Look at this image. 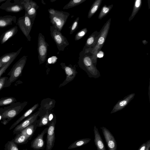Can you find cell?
<instances>
[{
  "mask_svg": "<svg viewBox=\"0 0 150 150\" xmlns=\"http://www.w3.org/2000/svg\"><path fill=\"white\" fill-rule=\"evenodd\" d=\"M92 55L90 50L83 49L79 54L78 65L86 72L89 77L97 78L100 74L93 62Z\"/></svg>",
  "mask_w": 150,
  "mask_h": 150,
  "instance_id": "cell-1",
  "label": "cell"
},
{
  "mask_svg": "<svg viewBox=\"0 0 150 150\" xmlns=\"http://www.w3.org/2000/svg\"><path fill=\"white\" fill-rule=\"evenodd\" d=\"M28 104V102H16L9 105L0 108L1 123L6 125L18 115Z\"/></svg>",
  "mask_w": 150,
  "mask_h": 150,
  "instance_id": "cell-2",
  "label": "cell"
},
{
  "mask_svg": "<svg viewBox=\"0 0 150 150\" xmlns=\"http://www.w3.org/2000/svg\"><path fill=\"white\" fill-rule=\"evenodd\" d=\"M27 56H24L13 66L7 74L9 76L6 81L5 88L10 86L11 84L21 76L27 61Z\"/></svg>",
  "mask_w": 150,
  "mask_h": 150,
  "instance_id": "cell-3",
  "label": "cell"
},
{
  "mask_svg": "<svg viewBox=\"0 0 150 150\" xmlns=\"http://www.w3.org/2000/svg\"><path fill=\"white\" fill-rule=\"evenodd\" d=\"M111 21V18H110L105 24L101 30L100 34L95 46L92 49L90 50L92 54L93 62L95 65L97 61V54L102 48L105 42L110 29Z\"/></svg>",
  "mask_w": 150,
  "mask_h": 150,
  "instance_id": "cell-4",
  "label": "cell"
},
{
  "mask_svg": "<svg viewBox=\"0 0 150 150\" xmlns=\"http://www.w3.org/2000/svg\"><path fill=\"white\" fill-rule=\"evenodd\" d=\"M50 28L51 36L55 42L58 50L59 51H64L65 48L69 45L67 39L53 26H50Z\"/></svg>",
  "mask_w": 150,
  "mask_h": 150,
  "instance_id": "cell-5",
  "label": "cell"
},
{
  "mask_svg": "<svg viewBox=\"0 0 150 150\" xmlns=\"http://www.w3.org/2000/svg\"><path fill=\"white\" fill-rule=\"evenodd\" d=\"M34 22L25 13L24 16L18 18L16 24L28 41H31V37L30 33Z\"/></svg>",
  "mask_w": 150,
  "mask_h": 150,
  "instance_id": "cell-6",
  "label": "cell"
},
{
  "mask_svg": "<svg viewBox=\"0 0 150 150\" xmlns=\"http://www.w3.org/2000/svg\"><path fill=\"white\" fill-rule=\"evenodd\" d=\"M69 15V13L67 12L57 10L55 15H50V23L56 28L61 32Z\"/></svg>",
  "mask_w": 150,
  "mask_h": 150,
  "instance_id": "cell-7",
  "label": "cell"
},
{
  "mask_svg": "<svg viewBox=\"0 0 150 150\" xmlns=\"http://www.w3.org/2000/svg\"><path fill=\"white\" fill-rule=\"evenodd\" d=\"M49 44L45 40V37L39 33L38 38L37 50L39 64L44 63L46 60Z\"/></svg>",
  "mask_w": 150,
  "mask_h": 150,
  "instance_id": "cell-8",
  "label": "cell"
},
{
  "mask_svg": "<svg viewBox=\"0 0 150 150\" xmlns=\"http://www.w3.org/2000/svg\"><path fill=\"white\" fill-rule=\"evenodd\" d=\"M24 0H6L0 6V9L7 12L17 13L24 9Z\"/></svg>",
  "mask_w": 150,
  "mask_h": 150,
  "instance_id": "cell-9",
  "label": "cell"
},
{
  "mask_svg": "<svg viewBox=\"0 0 150 150\" xmlns=\"http://www.w3.org/2000/svg\"><path fill=\"white\" fill-rule=\"evenodd\" d=\"M60 65L62 69L65 71L66 74V78L64 81L59 85V88L64 86L72 81L77 73L75 65L73 66L70 64L68 66H66L65 63L63 62L60 63Z\"/></svg>",
  "mask_w": 150,
  "mask_h": 150,
  "instance_id": "cell-10",
  "label": "cell"
},
{
  "mask_svg": "<svg viewBox=\"0 0 150 150\" xmlns=\"http://www.w3.org/2000/svg\"><path fill=\"white\" fill-rule=\"evenodd\" d=\"M40 113V111H38L31 114L18 125L14 128L13 131V134L16 135L20 133L22 130L33 123L37 120L38 116Z\"/></svg>",
  "mask_w": 150,
  "mask_h": 150,
  "instance_id": "cell-11",
  "label": "cell"
},
{
  "mask_svg": "<svg viewBox=\"0 0 150 150\" xmlns=\"http://www.w3.org/2000/svg\"><path fill=\"white\" fill-rule=\"evenodd\" d=\"M23 5L25 13L34 22L39 6L32 0H24Z\"/></svg>",
  "mask_w": 150,
  "mask_h": 150,
  "instance_id": "cell-12",
  "label": "cell"
},
{
  "mask_svg": "<svg viewBox=\"0 0 150 150\" xmlns=\"http://www.w3.org/2000/svg\"><path fill=\"white\" fill-rule=\"evenodd\" d=\"M56 118L48 127L47 131L46 150H52L54 147L55 139V127Z\"/></svg>",
  "mask_w": 150,
  "mask_h": 150,
  "instance_id": "cell-13",
  "label": "cell"
},
{
  "mask_svg": "<svg viewBox=\"0 0 150 150\" xmlns=\"http://www.w3.org/2000/svg\"><path fill=\"white\" fill-rule=\"evenodd\" d=\"M100 128L102 130L108 150H117V142L112 134L108 129L104 127Z\"/></svg>",
  "mask_w": 150,
  "mask_h": 150,
  "instance_id": "cell-14",
  "label": "cell"
},
{
  "mask_svg": "<svg viewBox=\"0 0 150 150\" xmlns=\"http://www.w3.org/2000/svg\"><path fill=\"white\" fill-rule=\"evenodd\" d=\"M48 127L45 128L40 134H38L37 136L31 142V147L35 150L42 149L44 147V142L43 137L47 132Z\"/></svg>",
  "mask_w": 150,
  "mask_h": 150,
  "instance_id": "cell-15",
  "label": "cell"
},
{
  "mask_svg": "<svg viewBox=\"0 0 150 150\" xmlns=\"http://www.w3.org/2000/svg\"><path fill=\"white\" fill-rule=\"evenodd\" d=\"M101 30L100 31H95L87 38L83 49L89 50L92 49L95 46L100 36Z\"/></svg>",
  "mask_w": 150,
  "mask_h": 150,
  "instance_id": "cell-16",
  "label": "cell"
},
{
  "mask_svg": "<svg viewBox=\"0 0 150 150\" xmlns=\"http://www.w3.org/2000/svg\"><path fill=\"white\" fill-rule=\"evenodd\" d=\"M135 95V93L131 94L125 97L123 99L119 100L114 106L110 113H113L123 109L133 98Z\"/></svg>",
  "mask_w": 150,
  "mask_h": 150,
  "instance_id": "cell-17",
  "label": "cell"
},
{
  "mask_svg": "<svg viewBox=\"0 0 150 150\" xmlns=\"http://www.w3.org/2000/svg\"><path fill=\"white\" fill-rule=\"evenodd\" d=\"M22 47L17 51L6 53L0 57V69L4 66L11 60L16 59L20 53Z\"/></svg>",
  "mask_w": 150,
  "mask_h": 150,
  "instance_id": "cell-18",
  "label": "cell"
},
{
  "mask_svg": "<svg viewBox=\"0 0 150 150\" xmlns=\"http://www.w3.org/2000/svg\"><path fill=\"white\" fill-rule=\"evenodd\" d=\"M94 142L97 150H106L103 139L98 129L96 126L94 127Z\"/></svg>",
  "mask_w": 150,
  "mask_h": 150,
  "instance_id": "cell-19",
  "label": "cell"
},
{
  "mask_svg": "<svg viewBox=\"0 0 150 150\" xmlns=\"http://www.w3.org/2000/svg\"><path fill=\"white\" fill-rule=\"evenodd\" d=\"M18 31V27L16 26L7 30L0 36V43L3 44L14 36Z\"/></svg>",
  "mask_w": 150,
  "mask_h": 150,
  "instance_id": "cell-20",
  "label": "cell"
},
{
  "mask_svg": "<svg viewBox=\"0 0 150 150\" xmlns=\"http://www.w3.org/2000/svg\"><path fill=\"white\" fill-rule=\"evenodd\" d=\"M39 106V104L37 103L27 110L21 117L18 119L11 126L9 130H11L15 128L20 122L31 115Z\"/></svg>",
  "mask_w": 150,
  "mask_h": 150,
  "instance_id": "cell-21",
  "label": "cell"
},
{
  "mask_svg": "<svg viewBox=\"0 0 150 150\" xmlns=\"http://www.w3.org/2000/svg\"><path fill=\"white\" fill-rule=\"evenodd\" d=\"M16 17L15 16L6 15L0 16V28L6 27L12 25L13 23L16 24Z\"/></svg>",
  "mask_w": 150,
  "mask_h": 150,
  "instance_id": "cell-22",
  "label": "cell"
},
{
  "mask_svg": "<svg viewBox=\"0 0 150 150\" xmlns=\"http://www.w3.org/2000/svg\"><path fill=\"white\" fill-rule=\"evenodd\" d=\"M38 120H35L32 124L22 130L21 133L25 135L29 139H31L37 127Z\"/></svg>",
  "mask_w": 150,
  "mask_h": 150,
  "instance_id": "cell-23",
  "label": "cell"
},
{
  "mask_svg": "<svg viewBox=\"0 0 150 150\" xmlns=\"http://www.w3.org/2000/svg\"><path fill=\"white\" fill-rule=\"evenodd\" d=\"M91 139L86 138L81 139L76 141L71 144L68 148V149H74L84 145L88 143Z\"/></svg>",
  "mask_w": 150,
  "mask_h": 150,
  "instance_id": "cell-24",
  "label": "cell"
},
{
  "mask_svg": "<svg viewBox=\"0 0 150 150\" xmlns=\"http://www.w3.org/2000/svg\"><path fill=\"white\" fill-rule=\"evenodd\" d=\"M12 139L17 144H26L29 140L28 138L25 135L21 133L16 134Z\"/></svg>",
  "mask_w": 150,
  "mask_h": 150,
  "instance_id": "cell-25",
  "label": "cell"
},
{
  "mask_svg": "<svg viewBox=\"0 0 150 150\" xmlns=\"http://www.w3.org/2000/svg\"><path fill=\"white\" fill-rule=\"evenodd\" d=\"M102 1V0H96L93 3L88 13V18H90L96 12L99 8Z\"/></svg>",
  "mask_w": 150,
  "mask_h": 150,
  "instance_id": "cell-26",
  "label": "cell"
},
{
  "mask_svg": "<svg viewBox=\"0 0 150 150\" xmlns=\"http://www.w3.org/2000/svg\"><path fill=\"white\" fill-rule=\"evenodd\" d=\"M49 111H47L45 114L42 116L40 119L38 120L37 127H42L45 126H49L50 124L49 121L48 116Z\"/></svg>",
  "mask_w": 150,
  "mask_h": 150,
  "instance_id": "cell-27",
  "label": "cell"
},
{
  "mask_svg": "<svg viewBox=\"0 0 150 150\" xmlns=\"http://www.w3.org/2000/svg\"><path fill=\"white\" fill-rule=\"evenodd\" d=\"M142 4V1L141 0H136L135 1L132 12L129 18V21L132 20L134 17L141 8Z\"/></svg>",
  "mask_w": 150,
  "mask_h": 150,
  "instance_id": "cell-28",
  "label": "cell"
},
{
  "mask_svg": "<svg viewBox=\"0 0 150 150\" xmlns=\"http://www.w3.org/2000/svg\"><path fill=\"white\" fill-rule=\"evenodd\" d=\"M17 102L16 98L13 97H7L0 98V107L4 106Z\"/></svg>",
  "mask_w": 150,
  "mask_h": 150,
  "instance_id": "cell-29",
  "label": "cell"
},
{
  "mask_svg": "<svg viewBox=\"0 0 150 150\" xmlns=\"http://www.w3.org/2000/svg\"><path fill=\"white\" fill-rule=\"evenodd\" d=\"M113 6L112 4L107 6L104 5L102 8L98 16V19H101L106 16L110 11Z\"/></svg>",
  "mask_w": 150,
  "mask_h": 150,
  "instance_id": "cell-30",
  "label": "cell"
},
{
  "mask_svg": "<svg viewBox=\"0 0 150 150\" xmlns=\"http://www.w3.org/2000/svg\"><path fill=\"white\" fill-rule=\"evenodd\" d=\"M86 0H71L63 8L64 10L74 7L84 2Z\"/></svg>",
  "mask_w": 150,
  "mask_h": 150,
  "instance_id": "cell-31",
  "label": "cell"
},
{
  "mask_svg": "<svg viewBox=\"0 0 150 150\" xmlns=\"http://www.w3.org/2000/svg\"><path fill=\"white\" fill-rule=\"evenodd\" d=\"M4 150H19L17 144L15 143L13 139L8 141L5 144Z\"/></svg>",
  "mask_w": 150,
  "mask_h": 150,
  "instance_id": "cell-32",
  "label": "cell"
},
{
  "mask_svg": "<svg viewBox=\"0 0 150 150\" xmlns=\"http://www.w3.org/2000/svg\"><path fill=\"white\" fill-rule=\"evenodd\" d=\"M88 31L86 28H84L78 32L76 35L75 37V40L76 41L82 38L86 34Z\"/></svg>",
  "mask_w": 150,
  "mask_h": 150,
  "instance_id": "cell-33",
  "label": "cell"
},
{
  "mask_svg": "<svg viewBox=\"0 0 150 150\" xmlns=\"http://www.w3.org/2000/svg\"><path fill=\"white\" fill-rule=\"evenodd\" d=\"M79 19V18L77 17L71 25L69 33L70 35L73 34L78 28Z\"/></svg>",
  "mask_w": 150,
  "mask_h": 150,
  "instance_id": "cell-34",
  "label": "cell"
},
{
  "mask_svg": "<svg viewBox=\"0 0 150 150\" xmlns=\"http://www.w3.org/2000/svg\"><path fill=\"white\" fill-rule=\"evenodd\" d=\"M15 59H13L0 69V77L4 73L6 70L10 66Z\"/></svg>",
  "mask_w": 150,
  "mask_h": 150,
  "instance_id": "cell-35",
  "label": "cell"
},
{
  "mask_svg": "<svg viewBox=\"0 0 150 150\" xmlns=\"http://www.w3.org/2000/svg\"><path fill=\"white\" fill-rule=\"evenodd\" d=\"M8 78V77L6 76L0 77V91L4 88H5V83Z\"/></svg>",
  "mask_w": 150,
  "mask_h": 150,
  "instance_id": "cell-36",
  "label": "cell"
},
{
  "mask_svg": "<svg viewBox=\"0 0 150 150\" xmlns=\"http://www.w3.org/2000/svg\"><path fill=\"white\" fill-rule=\"evenodd\" d=\"M58 59L56 56H53L47 59V63L49 64H53L55 63Z\"/></svg>",
  "mask_w": 150,
  "mask_h": 150,
  "instance_id": "cell-37",
  "label": "cell"
},
{
  "mask_svg": "<svg viewBox=\"0 0 150 150\" xmlns=\"http://www.w3.org/2000/svg\"><path fill=\"white\" fill-rule=\"evenodd\" d=\"M56 118L55 115L54 114L49 111L48 119L50 124L52 123L54 119Z\"/></svg>",
  "mask_w": 150,
  "mask_h": 150,
  "instance_id": "cell-38",
  "label": "cell"
},
{
  "mask_svg": "<svg viewBox=\"0 0 150 150\" xmlns=\"http://www.w3.org/2000/svg\"><path fill=\"white\" fill-rule=\"evenodd\" d=\"M57 10H55L54 8H50L48 10L50 15H54L57 13Z\"/></svg>",
  "mask_w": 150,
  "mask_h": 150,
  "instance_id": "cell-39",
  "label": "cell"
},
{
  "mask_svg": "<svg viewBox=\"0 0 150 150\" xmlns=\"http://www.w3.org/2000/svg\"><path fill=\"white\" fill-rule=\"evenodd\" d=\"M147 143L146 142L142 144L137 150H145L147 147Z\"/></svg>",
  "mask_w": 150,
  "mask_h": 150,
  "instance_id": "cell-40",
  "label": "cell"
},
{
  "mask_svg": "<svg viewBox=\"0 0 150 150\" xmlns=\"http://www.w3.org/2000/svg\"><path fill=\"white\" fill-rule=\"evenodd\" d=\"M103 52L102 51H99L97 54V57L100 58L103 57Z\"/></svg>",
  "mask_w": 150,
  "mask_h": 150,
  "instance_id": "cell-41",
  "label": "cell"
},
{
  "mask_svg": "<svg viewBox=\"0 0 150 150\" xmlns=\"http://www.w3.org/2000/svg\"><path fill=\"white\" fill-rule=\"evenodd\" d=\"M147 145L146 149L145 150H150V140L147 141Z\"/></svg>",
  "mask_w": 150,
  "mask_h": 150,
  "instance_id": "cell-42",
  "label": "cell"
},
{
  "mask_svg": "<svg viewBox=\"0 0 150 150\" xmlns=\"http://www.w3.org/2000/svg\"><path fill=\"white\" fill-rule=\"evenodd\" d=\"M6 0H0V3L2 2L6 1Z\"/></svg>",
  "mask_w": 150,
  "mask_h": 150,
  "instance_id": "cell-43",
  "label": "cell"
},
{
  "mask_svg": "<svg viewBox=\"0 0 150 150\" xmlns=\"http://www.w3.org/2000/svg\"><path fill=\"white\" fill-rule=\"evenodd\" d=\"M2 118V116L1 115H0V121L1 120Z\"/></svg>",
  "mask_w": 150,
  "mask_h": 150,
  "instance_id": "cell-44",
  "label": "cell"
},
{
  "mask_svg": "<svg viewBox=\"0 0 150 150\" xmlns=\"http://www.w3.org/2000/svg\"><path fill=\"white\" fill-rule=\"evenodd\" d=\"M22 150H28L27 149H23Z\"/></svg>",
  "mask_w": 150,
  "mask_h": 150,
  "instance_id": "cell-45",
  "label": "cell"
}]
</instances>
